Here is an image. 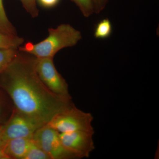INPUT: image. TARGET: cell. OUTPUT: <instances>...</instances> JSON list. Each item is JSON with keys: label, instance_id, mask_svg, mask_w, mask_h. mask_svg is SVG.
Returning a JSON list of instances; mask_svg holds the SVG:
<instances>
[{"label": "cell", "instance_id": "1", "mask_svg": "<svg viewBox=\"0 0 159 159\" xmlns=\"http://www.w3.org/2000/svg\"><path fill=\"white\" fill-rule=\"evenodd\" d=\"M36 57L19 50L11 63L0 74V88L16 109L43 125L74 104L51 92L35 70Z\"/></svg>", "mask_w": 159, "mask_h": 159}, {"label": "cell", "instance_id": "2", "mask_svg": "<svg viewBox=\"0 0 159 159\" xmlns=\"http://www.w3.org/2000/svg\"><path fill=\"white\" fill-rule=\"evenodd\" d=\"M45 39L37 43L29 42L18 50L36 58H53L61 49L76 45L82 39L80 31L69 24H61L56 28H50Z\"/></svg>", "mask_w": 159, "mask_h": 159}, {"label": "cell", "instance_id": "3", "mask_svg": "<svg viewBox=\"0 0 159 159\" xmlns=\"http://www.w3.org/2000/svg\"><path fill=\"white\" fill-rule=\"evenodd\" d=\"M93 119L91 114L83 111L74 105L56 115L48 125L60 133L78 131L94 133Z\"/></svg>", "mask_w": 159, "mask_h": 159}, {"label": "cell", "instance_id": "4", "mask_svg": "<svg viewBox=\"0 0 159 159\" xmlns=\"http://www.w3.org/2000/svg\"><path fill=\"white\" fill-rule=\"evenodd\" d=\"M43 125L14 107L6 122L0 125V140L5 145L11 139L32 138L36 130Z\"/></svg>", "mask_w": 159, "mask_h": 159}, {"label": "cell", "instance_id": "5", "mask_svg": "<svg viewBox=\"0 0 159 159\" xmlns=\"http://www.w3.org/2000/svg\"><path fill=\"white\" fill-rule=\"evenodd\" d=\"M32 139L51 159H78L63 145L60 133L48 124L38 129Z\"/></svg>", "mask_w": 159, "mask_h": 159}, {"label": "cell", "instance_id": "6", "mask_svg": "<svg viewBox=\"0 0 159 159\" xmlns=\"http://www.w3.org/2000/svg\"><path fill=\"white\" fill-rule=\"evenodd\" d=\"M35 70L40 79L52 93L60 97L72 99L65 79L56 70L53 58H36Z\"/></svg>", "mask_w": 159, "mask_h": 159}, {"label": "cell", "instance_id": "7", "mask_svg": "<svg viewBox=\"0 0 159 159\" xmlns=\"http://www.w3.org/2000/svg\"><path fill=\"white\" fill-rule=\"evenodd\" d=\"M94 134L78 131L60 133V137L64 147L80 159L88 157L95 148Z\"/></svg>", "mask_w": 159, "mask_h": 159}, {"label": "cell", "instance_id": "8", "mask_svg": "<svg viewBox=\"0 0 159 159\" xmlns=\"http://www.w3.org/2000/svg\"><path fill=\"white\" fill-rule=\"evenodd\" d=\"M33 143L32 138L11 139L4 145V152L8 159H23Z\"/></svg>", "mask_w": 159, "mask_h": 159}, {"label": "cell", "instance_id": "9", "mask_svg": "<svg viewBox=\"0 0 159 159\" xmlns=\"http://www.w3.org/2000/svg\"><path fill=\"white\" fill-rule=\"evenodd\" d=\"M25 42L22 37L0 31V49H19Z\"/></svg>", "mask_w": 159, "mask_h": 159}, {"label": "cell", "instance_id": "10", "mask_svg": "<svg viewBox=\"0 0 159 159\" xmlns=\"http://www.w3.org/2000/svg\"><path fill=\"white\" fill-rule=\"evenodd\" d=\"M0 31L11 35H17L15 28L7 17L3 0H0Z\"/></svg>", "mask_w": 159, "mask_h": 159}, {"label": "cell", "instance_id": "11", "mask_svg": "<svg viewBox=\"0 0 159 159\" xmlns=\"http://www.w3.org/2000/svg\"><path fill=\"white\" fill-rule=\"evenodd\" d=\"M18 52V49H0V74L8 67Z\"/></svg>", "mask_w": 159, "mask_h": 159}, {"label": "cell", "instance_id": "12", "mask_svg": "<svg viewBox=\"0 0 159 159\" xmlns=\"http://www.w3.org/2000/svg\"><path fill=\"white\" fill-rule=\"evenodd\" d=\"M14 107L9 104L5 95L0 90V125H2L9 118Z\"/></svg>", "mask_w": 159, "mask_h": 159}, {"label": "cell", "instance_id": "13", "mask_svg": "<svg viewBox=\"0 0 159 159\" xmlns=\"http://www.w3.org/2000/svg\"><path fill=\"white\" fill-rule=\"evenodd\" d=\"M112 27L111 23L108 19H104L100 21L97 25L94 36L97 39H105L111 34Z\"/></svg>", "mask_w": 159, "mask_h": 159}, {"label": "cell", "instance_id": "14", "mask_svg": "<svg viewBox=\"0 0 159 159\" xmlns=\"http://www.w3.org/2000/svg\"><path fill=\"white\" fill-rule=\"evenodd\" d=\"M23 159H51V158L33 141Z\"/></svg>", "mask_w": 159, "mask_h": 159}, {"label": "cell", "instance_id": "15", "mask_svg": "<svg viewBox=\"0 0 159 159\" xmlns=\"http://www.w3.org/2000/svg\"><path fill=\"white\" fill-rule=\"evenodd\" d=\"M78 7L84 16L88 17L94 13L93 0H71Z\"/></svg>", "mask_w": 159, "mask_h": 159}, {"label": "cell", "instance_id": "16", "mask_svg": "<svg viewBox=\"0 0 159 159\" xmlns=\"http://www.w3.org/2000/svg\"><path fill=\"white\" fill-rule=\"evenodd\" d=\"M23 7L26 11L32 18H36L39 14V10L38 9L37 0H20Z\"/></svg>", "mask_w": 159, "mask_h": 159}, {"label": "cell", "instance_id": "17", "mask_svg": "<svg viewBox=\"0 0 159 159\" xmlns=\"http://www.w3.org/2000/svg\"><path fill=\"white\" fill-rule=\"evenodd\" d=\"M94 13H99L105 8L108 0H93Z\"/></svg>", "mask_w": 159, "mask_h": 159}, {"label": "cell", "instance_id": "18", "mask_svg": "<svg viewBox=\"0 0 159 159\" xmlns=\"http://www.w3.org/2000/svg\"><path fill=\"white\" fill-rule=\"evenodd\" d=\"M43 8L50 9L57 6L60 0H37Z\"/></svg>", "mask_w": 159, "mask_h": 159}, {"label": "cell", "instance_id": "19", "mask_svg": "<svg viewBox=\"0 0 159 159\" xmlns=\"http://www.w3.org/2000/svg\"><path fill=\"white\" fill-rule=\"evenodd\" d=\"M4 144L0 140V159H8L4 151Z\"/></svg>", "mask_w": 159, "mask_h": 159}]
</instances>
